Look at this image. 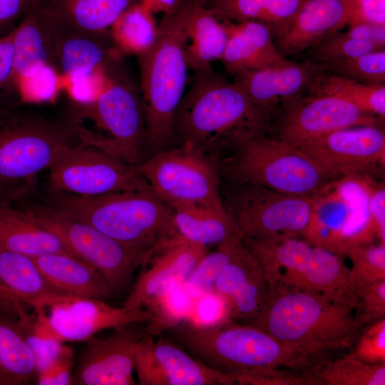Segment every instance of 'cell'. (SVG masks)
<instances>
[{"instance_id":"1","label":"cell","mask_w":385,"mask_h":385,"mask_svg":"<svg viewBox=\"0 0 385 385\" xmlns=\"http://www.w3.org/2000/svg\"><path fill=\"white\" fill-rule=\"evenodd\" d=\"M269 116L233 83L212 68L196 71L174 115L173 145H188L220 166L233 153L242 130L265 132Z\"/></svg>"},{"instance_id":"2","label":"cell","mask_w":385,"mask_h":385,"mask_svg":"<svg viewBox=\"0 0 385 385\" xmlns=\"http://www.w3.org/2000/svg\"><path fill=\"white\" fill-rule=\"evenodd\" d=\"M353 311L322 294L278 282L252 325L311 358L352 345Z\"/></svg>"},{"instance_id":"3","label":"cell","mask_w":385,"mask_h":385,"mask_svg":"<svg viewBox=\"0 0 385 385\" xmlns=\"http://www.w3.org/2000/svg\"><path fill=\"white\" fill-rule=\"evenodd\" d=\"M195 0H181L158 24L155 43L138 56L145 118L143 149L151 155L173 145V120L184 95L188 65L185 23Z\"/></svg>"},{"instance_id":"4","label":"cell","mask_w":385,"mask_h":385,"mask_svg":"<svg viewBox=\"0 0 385 385\" xmlns=\"http://www.w3.org/2000/svg\"><path fill=\"white\" fill-rule=\"evenodd\" d=\"M48 200V205L61 213L91 225L145 259L162 243L179 235L172 210L152 190L96 196L50 191Z\"/></svg>"},{"instance_id":"5","label":"cell","mask_w":385,"mask_h":385,"mask_svg":"<svg viewBox=\"0 0 385 385\" xmlns=\"http://www.w3.org/2000/svg\"><path fill=\"white\" fill-rule=\"evenodd\" d=\"M183 347L206 366L232 376L262 367L302 371L310 358L252 324L227 319L213 324L186 320L173 327Z\"/></svg>"},{"instance_id":"6","label":"cell","mask_w":385,"mask_h":385,"mask_svg":"<svg viewBox=\"0 0 385 385\" xmlns=\"http://www.w3.org/2000/svg\"><path fill=\"white\" fill-rule=\"evenodd\" d=\"M221 169L230 184H255L305 197H313L335 180L297 147L259 130L237 134L233 153Z\"/></svg>"},{"instance_id":"7","label":"cell","mask_w":385,"mask_h":385,"mask_svg":"<svg viewBox=\"0 0 385 385\" xmlns=\"http://www.w3.org/2000/svg\"><path fill=\"white\" fill-rule=\"evenodd\" d=\"M78 136V124L50 122L0 98V201L11 203L17 185L48 169Z\"/></svg>"},{"instance_id":"8","label":"cell","mask_w":385,"mask_h":385,"mask_svg":"<svg viewBox=\"0 0 385 385\" xmlns=\"http://www.w3.org/2000/svg\"><path fill=\"white\" fill-rule=\"evenodd\" d=\"M369 175H346L327 183L312 197L302 237L341 257L353 247L378 240L368 208Z\"/></svg>"},{"instance_id":"9","label":"cell","mask_w":385,"mask_h":385,"mask_svg":"<svg viewBox=\"0 0 385 385\" xmlns=\"http://www.w3.org/2000/svg\"><path fill=\"white\" fill-rule=\"evenodd\" d=\"M135 168L153 192L168 206L198 203L226 208L219 166L188 145L156 152Z\"/></svg>"},{"instance_id":"10","label":"cell","mask_w":385,"mask_h":385,"mask_svg":"<svg viewBox=\"0 0 385 385\" xmlns=\"http://www.w3.org/2000/svg\"><path fill=\"white\" fill-rule=\"evenodd\" d=\"M24 210L39 225L55 234L71 256L96 269L115 295L130 286L135 270L144 262V255L49 205H29Z\"/></svg>"},{"instance_id":"11","label":"cell","mask_w":385,"mask_h":385,"mask_svg":"<svg viewBox=\"0 0 385 385\" xmlns=\"http://www.w3.org/2000/svg\"><path fill=\"white\" fill-rule=\"evenodd\" d=\"M33 310L32 315L21 324L38 336L63 343L85 342L103 330L146 323L152 317L145 308L130 310L111 306L104 300L56 292L40 298Z\"/></svg>"},{"instance_id":"12","label":"cell","mask_w":385,"mask_h":385,"mask_svg":"<svg viewBox=\"0 0 385 385\" xmlns=\"http://www.w3.org/2000/svg\"><path fill=\"white\" fill-rule=\"evenodd\" d=\"M222 192L242 238L262 240L302 236L312 197L283 193L250 183L230 184Z\"/></svg>"},{"instance_id":"13","label":"cell","mask_w":385,"mask_h":385,"mask_svg":"<svg viewBox=\"0 0 385 385\" xmlns=\"http://www.w3.org/2000/svg\"><path fill=\"white\" fill-rule=\"evenodd\" d=\"M50 191L96 196L152 190L135 165L82 142L67 146L48 168Z\"/></svg>"},{"instance_id":"14","label":"cell","mask_w":385,"mask_h":385,"mask_svg":"<svg viewBox=\"0 0 385 385\" xmlns=\"http://www.w3.org/2000/svg\"><path fill=\"white\" fill-rule=\"evenodd\" d=\"M90 108L97 125L108 134L101 150L128 164H138L145 136L140 92L128 81L112 76Z\"/></svg>"},{"instance_id":"15","label":"cell","mask_w":385,"mask_h":385,"mask_svg":"<svg viewBox=\"0 0 385 385\" xmlns=\"http://www.w3.org/2000/svg\"><path fill=\"white\" fill-rule=\"evenodd\" d=\"M333 179L369 174L385 161V133L380 124L339 129L297 146Z\"/></svg>"},{"instance_id":"16","label":"cell","mask_w":385,"mask_h":385,"mask_svg":"<svg viewBox=\"0 0 385 385\" xmlns=\"http://www.w3.org/2000/svg\"><path fill=\"white\" fill-rule=\"evenodd\" d=\"M382 120L340 97L308 93L282 103L278 138L297 146L339 129L379 124Z\"/></svg>"},{"instance_id":"17","label":"cell","mask_w":385,"mask_h":385,"mask_svg":"<svg viewBox=\"0 0 385 385\" xmlns=\"http://www.w3.org/2000/svg\"><path fill=\"white\" fill-rule=\"evenodd\" d=\"M134 371L140 385H232V375L215 370L180 345L147 333L138 343Z\"/></svg>"},{"instance_id":"18","label":"cell","mask_w":385,"mask_h":385,"mask_svg":"<svg viewBox=\"0 0 385 385\" xmlns=\"http://www.w3.org/2000/svg\"><path fill=\"white\" fill-rule=\"evenodd\" d=\"M145 323H132L114 329L106 338L85 341L72 374V384L134 385L136 346L146 334Z\"/></svg>"},{"instance_id":"19","label":"cell","mask_w":385,"mask_h":385,"mask_svg":"<svg viewBox=\"0 0 385 385\" xmlns=\"http://www.w3.org/2000/svg\"><path fill=\"white\" fill-rule=\"evenodd\" d=\"M207 252L208 247L180 235L164 242L145 259L123 306L130 310L143 309L167 287L183 284Z\"/></svg>"},{"instance_id":"20","label":"cell","mask_w":385,"mask_h":385,"mask_svg":"<svg viewBox=\"0 0 385 385\" xmlns=\"http://www.w3.org/2000/svg\"><path fill=\"white\" fill-rule=\"evenodd\" d=\"M324 72L320 62L309 58L299 63L287 60L264 68L237 72L232 83L270 117L279 103L303 95L314 78Z\"/></svg>"},{"instance_id":"21","label":"cell","mask_w":385,"mask_h":385,"mask_svg":"<svg viewBox=\"0 0 385 385\" xmlns=\"http://www.w3.org/2000/svg\"><path fill=\"white\" fill-rule=\"evenodd\" d=\"M270 290L259 260L245 242L222 270L214 286V293L227 304L230 318L249 324L255 323L262 314Z\"/></svg>"},{"instance_id":"22","label":"cell","mask_w":385,"mask_h":385,"mask_svg":"<svg viewBox=\"0 0 385 385\" xmlns=\"http://www.w3.org/2000/svg\"><path fill=\"white\" fill-rule=\"evenodd\" d=\"M347 22L343 0H307L289 24L272 36L282 54L294 55L340 31Z\"/></svg>"},{"instance_id":"23","label":"cell","mask_w":385,"mask_h":385,"mask_svg":"<svg viewBox=\"0 0 385 385\" xmlns=\"http://www.w3.org/2000/svg\"><path fill=\"white\" fill-rule=\"evenodd\" d=\"M15 31V68L11 91L55 67L53 20L40 1L26 12Z\"/></svg>"},{"instance_id":"24","label":"cell","mask_w":385,"mask_h":385,"mask_svg":"<svg viewBox=\"0 0 385 385\" xmlns=\"http://www.w3.org/2000/svg\"><path fill=\"white\" fill-rule=\"evenodd\" d=\"M52 20L55 67L68 83L90 78L107 69L115 53L103 36L84 34Z\"/></svg>"},{"instance_id":"25","label":"cell","mask_w":385,"mask_h":385,"mask_svg":"<svg viewBox=\"0 0 385 385\" xmlns=\"http://www.w3.org/2000/svg\"><path fill=\"white\" fill-rule=\"evenodd\" d=\"M227 40L220 59L227 73L260 69L287 61L278 50L270 28L254 21H222Z\"/></svg>"},{"instance_id":"26","label":"cell","mask_w":385,"mask_h":385,"mask_svg":"<svg viewBox=\"0 0 385 385\" xmlns=\"http://www.w3.org/2000/svg\"><path fill=\"white\" fill-rule=\"evenodd\" d=\"M53 292L32 257L0 247V309L21 317Z\"/></svg>"},{"instance_id":"27","label":"cell","mask_w":385,"mask_h":385,"mask_svg":"<svg viewBox=\"0 0 385 385\" xmlns=\"http://www.w3.org/2000/svg\"><path fill=\"white\" fill-rule=\"evenodd\" d=\"M33 259L47 284L58 294L104 301L115 295L96 269L71 255L50 253Z\"/></svg>"},{"instance_id":"28","label":"cell","mask_w":385,"mask_h":385,"mask_svg":"<svg viewBox=\"0 0 385 385\" xmlns=\"http://www.w3.org/2000/svg\"><path fill=\"white\" fill-rule=\"evenodd\" d=\"M140 0H40L56 22L73 30L106 37L119 16Z\"/></svg>"},{"instance_id":"29","label":"cell","mask_w":385,"mask_h":385,"mask_svg":"<svg viewBox=\"0 0 385 385\" xmlns=\"http://www.w3.org/2000/svg\"><path fill=\"white\" fill-rule=\"evenodd\" d=\"M0 247L32 258L67 250L59 238L39 225L24 209L0 202Z\"/></svg>"},{"instance_id":"30","label":"cell","mask_w":385,"mask_h":385,"mask_svg":"<svg viewBox=\"0 0 385 385\" xmlns=\"http://www.w3.org/2000/svg\"><path fill=\"white\" fill-rule=\"evenodd\" d=\"M207 0H195L185 20V57L195 71L211 68L220 61L227 40L225 26L206 6Z\"/></svg>"},{"instance_id":"31","label":"cell","mask_w":385,"mask_h":385,"mask_svg":"<svg viewBox=\"0 0 385 385\" xmlns=\"http://www.w3.org/2000/svg\"><path fill=\"white\" fill-rule=\"evenodd\" d=\"M349 272V268L341 256L314 246L307 265L299 271L283 273L278 282L314 292L348 305L344 299V292Z\"/></svg>"},{"instance_id":"32","label":"cell","mask_w":385,"mask_h":385,"mask_svg":"<svg viewBox=\"0 0 385 385\" xmlns=\"http://www.w3.org/2000/svg\"><path fill=\"white\" fill-rule=\"evenodd\" d=\"M169 207L178 234L192 242L207 247L217 246L239 233L227 207L219 209L198 203H178Z\"/></svg>"},{"instance_id":"33","label":"cell","mask_w":385,"mask_h":385,"mask_svg":"<svg viewBox=\"0 0 385 385\" xmlns=\"http://www.w3.org/2000/svg\"><path fill=\"white\" fill-rule=\"evenodd\" d=\"M32 351L15 314L0 309V385H26L36 381Z\"/></svg>"},{"instance_id":"34","label":"cell","mask_w":385,"mask_h":385,"mask_svg":"<svg viewBox=\"0 0 385 385\" xmlns=\"http://www.w3.org/2000/svg\"><path fill=\"white\" fill-rule=\"evenodd\" d=\"M307 0H207L205 6L220 21H254L272 35L282 31Z\"/></svg>"},{"instance_id":"35","label":"cell","mask_w":385,"mask_h":385,"mask_svg":"<svg viewBox=\"0 0 385 385\" xmlns=\"http://www.w3.org/2000/svg\"><path fill=\"white\" fill-rule=\"evenodd\" d=\"M243 240L259 260L270 288L278 283L282 274L303 268L310 260L314 248L299 237Z\"/></svg>"},{"instance_id":"36","label":"cell","mask_w":385,"mask_h":385,"mask_svg":"<svg viewBox=\"0 0 385 385\" xmlns=\"http://www.w3.org/2000/svg\"><path fill=\"white\" fill-rule=\"evenodd\" d=\"M306 92L336 96L365 113L385 118V83H366L324 72L314 78Z\"/></svg>"},{"instance_id":"37","label":"cell","mask_w":385,"mask_h":385,"mask_svg":"<svg viewBox=\"0 0 385 385\" xmlns=\"http://www.w3.org/2000/svg\"><path fill=\"white\" fill-rule=\"evenodd\" d=\"M302 371L308 385H384L385 364H369L344 355Z\"/></svg>"},{"instance_id":"38","label":"cell","mask_w":385,"mask_h":385,"mask_svg":"<svg viewBox=\"0 0 385 385\" xmlns=\"http://www.w3.org/2000/svg\"><path fill=\"white\" fill-rule=\"evenodd\" d=\"M158 34L154 13L139 2L124 11L109 30L115 48L140 56L155 43Z\"/></svg>"},{"instance_id":"39","label":"cell","mask_w":385,"mask_h":385,"mask_svg":"<svg viewBox=\"0 0 385 385\" xmlns=\"http://www.w3.org/2000/svg\"><path fill=\"white\" fill-rule=\"evenodd\" d=\"M347 256L351 262L344 299L354 309L364 292L385 279V245L370 243L351 248Z\"/></svg>"},{"instance_id":"40","label":"cell","mask_w":385,"mask_h":385,"mask_svg":"<svg viewBox=\"0 0 385 385\" xmlns=\"http://www.w3.org/2000/svg\"><path fill=\"white\" fill-rule=\"evenodd\" d=\"M243 243V238L237 233L218 245L214 251L207 252L182 284L188 294L196 299L214 293L217 277Z\"/></svg>"},{"instance_id":"41","label":"cell","mask_w":385,"mask_h":385,"mask_svg":"<svg viewBox=\"0 0 385 385\" xmlns=\"http://www.w3.org/2000/svg\"><path fill=\"white\" fill-rule=\"evenodd\" d=\"M192 299L181 283L174 284L151 298L144 307L152 314L145 323L146 333L154 337L186 319L192 312Z\"/></svg>"},{"instance_id":"42","label":"cell","mask_w":385,"mask_h":385,"mask_svg":"<svg viewBox=\"0 0 385 385\" xmlns=\"http://www.w3.org/2000/svg\"><path fill=\"white\" fill-rule=\"evenodd\" d=\"M318 62L327 73L366 83H385V48L353 58Z\"/></svg>"},{"instance_id":"43","label":"cell","mask_w":385,"mask_h":385,"mask_svg":"<svg viewBox=\"0 0 385 385\" xmlns=\"http://www.w3.org/2000/svg\"><path fill=\"white\" fill-rule=\"evenodd\" d=\"M309 59L316 61L353 58L380 50L374 44L338 31L310 48Z\"/></svg>"},{"instance_id":"44","label":"cell","mask_w":385,"mask_h":385,"mask_svg":"<svg viewBox=\"0 0 385 385\" xmlns=\"http://www.w3.org/2000/svg\"><path fill=\"white\" fill-rule=\"evenodd\" d=\"M357 342L346 354L366 364H385V317L363 327Z\"/></svg>"},{"instance_id":"45","label":"cell","mask_w":385,"mask_h":385,"mask_svg":"<svg viewBox=\"0 0 385 385\" xmlns=\"http://www.w3.org/2000/svg\"><path fill=\"white\" fill-rule=\"evenodd\" d=\"M354 310V326L356 336L364 327L385 317V279L374 283L366 289Z\"/></svg>"},{"instance_id":"46","label":"cell","mask_w":385,"mask_h":385,"mask_svg":"<svg viewBox=\"0 0 385 385\" xmlns=\"http://www.w3.org/2000/svg\"><path fill=\"white\" fill-rule=\"evenodd\" d=\"M232 376L235 384L240 385H308L302 372L295 374L279 367H262Z\"/></svg>"},{"instance_id":"47","label":"cell","mask_w":385,"mask_h":385,"mask_svg":"<svg viewBox=\"0 0 385 385\" xmlns=\"http://www.w3.org/2000/svg\"><path fill=\"white\" fill-rule=\"evenodd\" d=\"M21 325L34 356L37 375L44 371L58 356L64 344L56 339L38 336L28 327Z\"/></svg>"},{"instance_id":"48","label":"cell","mask_w":385,"mask_h":385,"mask_svg":"<svg viewBox=\"0 0 385 385\" xmlns=\"http://www.w3.org/2000/svg\"><path fill=\"white\" fill-rule=\"evenodd\" d=\"M74 363L72 348L64 344L61 352L53 363L36 375V382L39 385L72 384Z\"/></svg>"},{"instance_id":"49","label":"cell","mask_w":385,"mask_h":385,"mask_svg":"<svg viewBox=\"0 0 385 385\" xmlns=\"http://www.w3.org/2000/svg\"><path fill=\"white\" fill-rule=\"evenodd\" d=\"M349 26L371 23L385 24V0H343Z\"/></svg>"},{"instance_id":"50","label":"cell","mask_w":385,"mask_h":385,"mask_svg":"<svg viewBox=\"0 0 385 385\" xmlns=\"http://www.w3.org/2000/svg\"><path fill=\"white\" fill-rule=\"evenodd\" d=\"M15 27L0 36V92L11 91L15 68Z\"/></svg>"},{"instance_id":"51","label":"cell","mask_w":385,"mask_h":385,"mask_svg":"<svg viewBox=\"0 0 385 385\" xmlns=\"http://www.w3.org/2000/svg\"><path fill=\"white\" fill-rule=\"evenodd\" d=\"M368 208L376 228L379 243L385 245V188L384 183L371 179Z\"/></svg>"},{"instance_id":"52","label":"cell","mask_w":385,"mask_h":385,"mask_svg":"<svg viewBox=\"0 0 385 385\" xmlns=\"http://www.w3.org/2000/svg\"><path fill=\"white\" fill-rule=\"evenodd\" d=\"M40 0H0V31L22 19L26 12Z\"/></svg>"},{"instance_id":"53","label":"cell","mask_w":385,"mask_h":385,"mask_svg":"<svg viewBox=\"0 0 385 385\" xmlns=\"http://www.w3.org/2000/svg\"><path fill=\"white\" fill-rule=\"evenodd\" d=\"M346 33L353 38L369 42L379 49L385 48V24H357L349 26Z\"/></svg>"},{"instance_id":"54","label":"cell","mask_w":385,"mask_h":385,"mask_svg":"<svg viewBox=\"0 0 385 385\" xmlns=\"http://www.w3.org/2000/svg\"><path fill=\"white\" fill-rule=\"evenodd\" d=\"M140 2L154 14L162 12L167 14L174 11L181 0H140Z\"/></svg>"}]
</instances>
